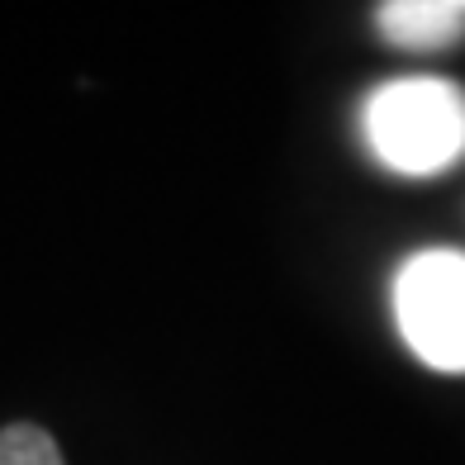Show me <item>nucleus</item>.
<instances>
[{
	"mask_svg": "<svg viewBox=\"0 0 465 465\" xmlns=\"http://www.w3.org/2000/svg\"><path fill=\"white\" fill-rule=\"evenodd\" d=\"M375 29L390 48L441 53L465 38V0H385L375 5Z\"/></svg>",
	"mask_w": 465,
	"mask_h": 465,
	"instance_id": "nucleus-3",
	"label": "nucleus"
},
{
	"mask_svg": "<svg viewBox=\"0 0 465 465\" xmlns=\"http://www.w3.org/2000/svg\"><path fill=\"white\" fill-rule=\"evenodd\" d=\"M0 465H62V451L38 422H10L0 428Z\"/></svg>",
	"mask_w": 465,
	"mask_h": 465,
	"instance_id": "nucleus-4",
	"label": "nucleus"
},
{
	"mask_svg": "<svg viewBox=\"0 0 465 465\" xmlns=\"http://www.w3.org/2000/svg\"><path fill=\"white\" fill-rule=\"evenodd\" d=\"M371 157L394 176H437L465 157V91L441 76L385 81L361 104Z\"/></svg>",
	"mask_w": 465,
	"mask_h": 465,
	"instance_id": "nucleus-1",
	"label": "nucleus"
},
{
	"mask_svg": "<svg viewBox=\"0 0 465 465\" xmlns=\"http://www.w3.org/2000/svg\"><path fill=\"white\" fill-rule=\"evenodd\" d=\"M394 323L428 371L465 375V252L422 247L394 271Z\"/></svg>",
	"mask_w": 465,
	"mask_h": 465,
	"instance_id": "nucleus-2",
	"label": "nucleus"
}]
</instances>
